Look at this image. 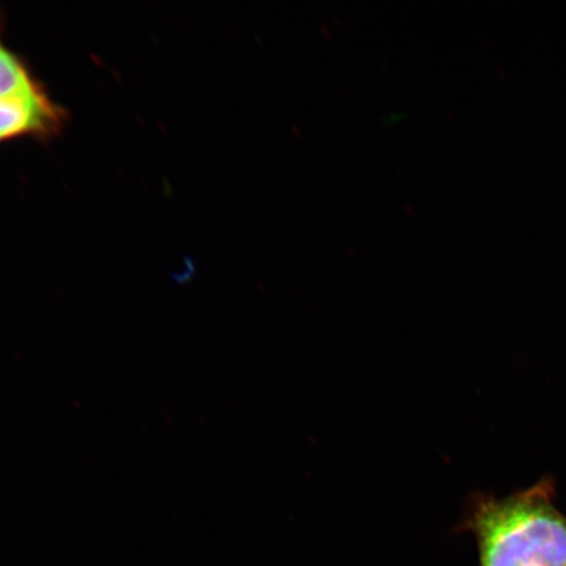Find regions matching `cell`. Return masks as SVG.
Masks as SVG:
<instances>
[{
  "instance_id": "cell-1",
  "label": "cell",
  "mask_w": 566,
  "mask_h": 566,
  "mask_svg": "<svg viewBox=\"0 0 566 566\" xmlns=\"http://www.w3.org/2000/svg\"><path fill=\"white\" fill-rule=\"evenodd\" d=\"M554 478L504 499L475 493L458 526L475 536L480 566H566V515Z\"/></svg>"
},
{
  "instance_id": "cell-2",
  "label": "cell",
  "mask_w": 566,
  "mask_h": 566,
  "mask_svg": "<svg viewBox=\"0 0 566 566\" xmlns=\"http://www.w3.org/2000/svg\"><path fill=\"white\" fill-rule=\"evenodd\" d=\"M66 112L44 92L28 98L0 101V144L20 138L49 139L60 134Z\"/></svg>"
},
{
  "instance_id": "cell-3",
  "label": "cell",
  "mask_w": 566,
  "mask_h": 566,
  "mask_svg": "<svg viewBox=\"0 0 566 566\" xmlns=\"http://www.w3.org/2000/svg\"><path fill=\"white\" fill-rule=\"evenodd\" d=\"M44 92V86L35 80L30 66L6 45L3 20L0 18V101L28 98Z\"/></svg>"
}]
</instances>
